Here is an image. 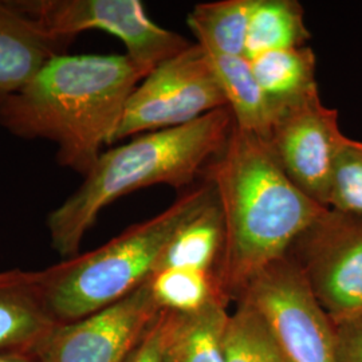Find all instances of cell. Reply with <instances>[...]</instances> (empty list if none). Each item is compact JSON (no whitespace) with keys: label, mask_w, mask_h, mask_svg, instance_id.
I'll use <instances>...</instances> for the list:
<instances>
[{"label":"cell","mask_w":362,"mask_h":362,"mask_svg":"<svg viewBox=\"0 0 362 362\" xmlns=\"http://www.w3.org/2000/svg\"><path fill=\"white\" fill-rule=\"evenodd\" d=\"M13 4L70 42L89 30L116 37L130 59L148 73L191 46L177 33L156 25L139 0H15Z\"/></svg>","instance_id":"cell-6"},{"label":"cell","mask_w":362,"mask_h":362,"mask_svg":"<svg viewBox=\"0 0 362 362\" xmlns=\"http://www.w3.org/2000/svg\"><path fill=\"white\" fill-rule=\"evenodd\" d=\"M238 300L266 317L288 361L337 362L334 325L288 255L259 272Z\"/></svg>","instance_id":"cell-8"},{"label":"cell","mask_w":362,"mask_h":362,"mask_svg":"<svg viewBox=\"0 0 362 362\" xmlns=\"http://www.w3.org/2000/svg\"><path fill=\"white\" fill-rule=\"evenodd\" d=\"M250 64L274 110L318 88L317 58L309 46L263 52L251 58Z\"/></svg>","instance_id":"cell-16"},{"label":"cell","mask_w":362,"mask_h":362,"mask_svg":"<svg viewBox=\"0 0 362 362\" xmlns=\"http://www.w3.org/2000/svg\"><path fill=\"white\" fill-rule=\"evenodd\" d=\"M165 337V310L160 311L155 322L137 348L132 351L125 362H163V348Z\"/></svg>","instance_id":"cell-23"},{"label":"cell","mask_w":362,"mask_h":362,"mask_svg":"<svg viewBox=\"0 0 362 362\" xmlns=\"http://www.w3.org/2000/svg\"><path fill=\"white\" fill-rule=\"evenodd\" d=\"M327 208L362 219V141L348 139L337 156Z\"/></svg>","instance_id":"cell-21"},{"label":"cell","mask_w":362,"mask_h":362,"mask_svg":"<svg viewBox=\"0 0 362 362\" xmlns=\"http://www.w3.org/2000/svg\"><path fill=\"white\" fill-rule=\"evenodd\" d=\"M224 239L223 219L215 200L182 224L163 252L156 272L192 269L215 272Z\"/></svg>","instance_id":"cell-15"},{"label":"cell","mask_w":362,"mask_h":362,"mask_svg":"<svg viewBox=\"0 0 362 362\" xmlns=\"http://www.w3.org/2000/svg\"><path fill=\"white\" fill-rule=\"evenodd\" d=\"M338 112L321 101L318 88L281 105L264 141L287 177L314 202L327 208L337 156L348 141Z\"/></svg>","instance_id":"cell-9"},{"label":"cell","mask_w":362,"mask_h":362,"mask_svg":"<svg viewBox=\"0 0 362 362\" xmlns=\"http://www.w3.org/2000/svg\"><path fill=\"white\" fill-rule=\"evenodd\" d=\"M333 325L362 314V219L327 208L287 254Z\"/></svg>","instance_id":"cell-7"},{"label":"cell","mask_w":362,"mask_h":362,"mask_svg":"<svg viewBox=\"0 0 362 362\" xmlns=\"http://www.w3.org/2000/svg\"><path fill=\"white\" fill-rule=\"evenodd\" d=\"M252 0H218L194 6L187 22L208 52L245 55Z\"/></svg>","instance_id":"cell-18"},{"label":"cell","mask_w":362,"mask_h":362,"mask_svg":"<svg viewBox=\"0 0 362 362\" xmlns=\"http://www.w3.org/2000/svg\"><path fill=\"white\" fill-rule=\"evenodd\" d=\"M160 311L148 279L103 310L58 325L33 351L39 362H125Z\"/></svg>","instance_id":"cell-10"},{"label":"cell","mask_w":362,"mask_h":362,"mask_svg":"<svg viewBox=\"0 0 362 362\" xmlns=\"http://www.w3.org/2000/svg\"><path fill=\"white\" fill-rule=\"evenodd\" d=\"M208 177L224 228L215 276L223 296L238 300L327 208L287 177L262 137L235 125Z\"/></svg>","instance_id":"cell-1"},{"label":"cell","mask_w":362,"mask_h":362,"mask_svg":"<svg viewBox=\"0 0 362 362\" xmlns=\"http://www.w3.org/2000/svg\"><path fill=\"white\" fill-rule=\"evenodd\" d=\"M215 200L207 182L185 191L158 215L133 224L104 246L40 272L47 309L57 324L85 318L146 282L172 238Z\"/></svg>","instance_id":"cell-4"},{"label":"cell","mask_w":362,"mask_h":362,"mask_svg":"<svg viewBox=\"0 0 362 362\" xmlns=\"http://www.w3.org/2000/svg\"><path fill=\"white\" fill-rule=\"evenodd\" d=\"M206 54L227 107L233 115V125L264 140L272 127L275 110L260 89L250 59L245 55L208 52Z\"/></svg>","instance_id":"cell-14"},{"label":"cell","mask_w":362,"mask_h":362,"mask_svg":"<svg viewBox=\"0 0 362 362\" xmlns=\"http://www.w3.org/2000/svg\"><path fill=\"white\" fill-rule=\"evenodd\" d=\"M310 39L297 0H252L245 57L302 47Z\"/></svg>","instance_id":"cell-17"},{"label":"cell","mask_w":362,"mask_h":362,"mask_svg":"<svg viewBox=\"0 0 362 362\" xmlns=\"http://www.w3.org/2000/svg\"><path fill=\"white\" fill-rule=\"evenodd\" d=\"M226 362H290L272 325L246 300H238L223 336Z\"/></svg>","instance_id":"cell-19"},{"label":"cell","mask_w":362,"mask_h":362,"mask_svg":"<svg viewBox=\"0 0 362 362\" xmlns=\"http://www.w3.org/2000/svg\"><path fill=\"white\" fill-rule=\"evenodd\" d=\"M227 303L226 298H216L194 313L165 310L163 362H226Z\"/></svg>","instance_id":"cell-13"},{"label":"cell","mask_w":362,"mask_h":362,"mask_svg":"<svg viewBox=\"0 0 362 362\" xmlns=\"http://www.w3.org/2000/svg\"><path fill=\"white\" fill-rule=\"evenodd\" d=\"M149 73L125 55L62 54L0 107V125L57 144L61 167L83 177L113 139L132 93Z\"/></svg>","instance_id":"cell-2"},{"label":"cell","mask_w":362,"mask_h":362,"mask_svg":"<svg viewBox=\"0 0 362 362\" xmlns=\"http://www.w3.org/2000/svg\"><path fill=\"white\" fill-rule=\"evenodd\" d=\"M227 107L206 52L196 43L157 66L132 93L113 144L170 129Z\"/></svg>","instance_id":"cell-5"},{"label":"cell","mask_w":362,"mask_h":362,"mask_svg":"<svg viewBox=\"0 0 362 362\" xmlns=\"http://www.w3.org/2000/svg\"><path fill=\"white\" fill-rule=\"evenodd\" d=\"M58 325L47 309L40 272H0V354L33 351Z\"/></svg>","instance_id":"cell-12"},{"label":"cell","mask_w":362,"mask_h":362,"mask_svg":"<svg viewBox=\"0 0 362 362\" xmlns=\"http://www.w3.org/2000/svg\"><path fill=\"white\" fill-rule=\"evenodd\" d=\"M337 362H362V314L334 325Z\"/></svg>","instance_id":"cell-22"},{"label":"cell","mask_w":362,"mask_h":362,"mask_svg":"<svg viewBox=\"0 0 362 362\" xmlns=\"http://www.w3.org/2000/svg\"><path fill=\"white\" fill-rule=\"evenodd\" d=\"M0 362H39L34 351H10L0 354Z\"/></svg>","instance_id":"cell-24"},{"label":"cell","mask_w":362,"mask_h":362,"mask_svg":"<svg viewBox=\"0 0 362 362\" xmlns=\"http://www.w3.org/2000/svg\"><path fill=\"white\" fill-rule=\"evenodd\" d=\"M71 43L47 31L13 1L0 0V107L52 58L67 54Z\"/></svg>","instance_id":"cell-11"},{"label":"cell","mask_w":362,"mask_h":362,"mask_svg":"<svg viewBox=\"0 0 362 362\" xmlns=\"http://www.w3.org/2000/svg\"><path fill=\"white\" fill-rule=\"evenodd\" d=\"M233 128L230 109L221 107L187 125L144 133L109 149L77 191L47 216L52 248L65 260L79 255L100 212L125 194L158 184H192L208 160L223 151Z\"/></svg>","instance_id":"cell-3"},{"label":"cell","mask_w":362,"mask_h":362,"mask_svg":"<svg viewBox=\"0 0 362 362\" xmlns=\"http://www.w3.org/2000/svg\"><path fill=\"white\" fill-rule=\"evenodd\" d=\"M149 284L156 302L164 310L194 313L216 298H226L215 272L163 269L151 275Z\"/></svg>","instance_id":"cell-20"}]
</instances>
